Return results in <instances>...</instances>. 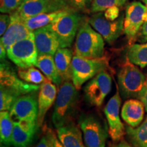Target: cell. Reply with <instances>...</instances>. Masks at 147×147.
Listing matches in <instances>:
<instances>
[{
	"mask_svg": "<svg viewBox=\"0 0 147 147\" xmlns=\"http://www.w3.org/2000/svg\"><path fill=\"white\" fill-rule=\"evenodd\" d=\"M104 53V39L89 22L80 24L76 34L74 53L76 56L88 59L102 57Z\"/></svg>",
	"mask_w": 147,
	"mask_h": 147,
	"instance_id": "obj_1",
	"label": "cell"
},
{
	"mask_svg": "<svg viewBox=\"0 0 147 147\" xmlns=\"http://www.w3.org/2000/svg\"><path fill=\"white\" fill-rule=\"evenodd\" d=\"M70 81L61 84L55 100L52 121L55 127L58 129L67 123L74 113L78 101V91Z\"/></svg>",
	"mask_w": 147,
	"mask_h": 147,
	"instance_id": "obj_2",
	"label": "cell"
},
{
	"mask_svg": "<svg viewBox=\"0 0 147 147\" xmlns=\"http://www.w3.org/2000/svg\"><path fill=\"white\" fill-rule=\"evenodd\" d=\"M146 81L144 74L128 59L121 66L118 72V83L124 98H138Z\"/></svg>",
	"mask_w": 147,
	"mask_h": 147,
	"instance_id": "obj_3",
	"label": "cell"
},
{
	"mask_svg": "<svg viewBox=\"0 0 147 147\" xmlns=\"http://www.w3.org/2000/svg\"><path fill=\"white\" fill-rule=\"evenodd\" d=\"M107 61L105 58L88 59L79 56L73 57L71 61V81L77 89L86 82L105 70Z\"/></svg>",
	"mask_w": 147,
	"mask_h": 147,
	"instance_id": "obj_4",
	"label": "cell"
},
{
	"mask_svg": "<svg viewBox=\"0 0 147 147\" xmlns=\"http://www.w3.org/2000/svg\"><path fill=\"white\" fill-rule=\"evenodd\" d=\"M7 57L20 69H27L36 65L38 53L34 32L11 46L7 50Z\"/></svg>",
	"mask_w": 147,
	"mask_h": 147,
	"instance_id": "obj_5",
	"label": "cell"
},
{
	"mask_svg": "<svg viewBox=\"0 0 147 147\" xmlns=\"http://www.w3.org/2000/svg\"><path fill=\"white\" fill-rule=\"evenodd\" d=\"M0 87V90L8 92L17 97L28 93H36L40 89L38 84L23 81L16 75L13 68L5 60L1 61Z\"/></svg>",
	"mask_w": 147,
	"mask_h": 147,
	"instance_id": "obj_6",
	"label": "cell"
},
{
	"mask_svg": "<svg viewBox=\"0 0 147 147\" xmlns=\"http://www.w3.org/2000/svg\"><path fill=\"white\" fill-rule=\"evenodd\" d=\"M81 19V16L77 11L72 10L49 25L57 38L60 48L71 47L78 32Z\"/></svg>",
	"mask_w": 147,
	"mask_h": 147,
	"instance_id": "obj_7",
	"label": "cell"
},
{
	"mask_svg": "<svg viewBox=\"0 0 147 147\" xmlns=\"http://www.w3.org/2000/svg\"><path fill=\"white\" fill-rule=\"evenodd\" d=\"M87 147H105L107 140L108 128L100 119L93 115H82L79 121Z\"/></svg>",
	"mask_w": 147,
	"mask_h": 147,
	"instance_id": "obj_8",
	"label": "cell"
},
{
	"mask_svg": "<svg viewBox=\"0 0 147 147\" xmlns=\"http://www.w3.org/2000/svg\"><path fill=\"white\" fill-rule=\"evenodd\" d=\"M112 89V78L103 70L91 78L84 89L86 100L91 105L100 107Z\"/></svg>",
	"mask_w": 147,
	"mask_h": 147,
	"instance_id": "obj_9",
	"label": "cell"
},
{
	"mask_svg": "<svg viewBox=\"0 0 147 147\" xmlns=\"http://www.w3.org/2000/svg\"><path fill=\"white\" fill-rule=\"evenodd\" d=\"M88 22L108 44L115 42L124 31L123 16L115 21H110L105 17L104 12H100L93 14Z\"/></svg>",
	"mask_w": 147,
	"mask_h": 147,
	"instance_id": "obj_10",
	"label": "cell"
},
{
	"mask_svg": "<svg viewBox=\"0 0 147 147\" xmlns=\"http://www.w3.org/2000/svg\"><path fill=\"white\" fill-rule=\"evenodd\" d=\"M67 10L72 9L65 0H24L16 11L24 19L42 13Z\"/></svg>",
	"mask_w": 147,
	"mask_h": 147,
	"instance_id": "obj_11",
	"label": "cell"
},
{
	"mask_svg": "<svg viewBox=\"0 0 147 147\" xmlns=\"http://www.w3.org/2000/svg\"><path fill=\"white\" fill-rule=\"evenodd\" d=\"M145 22H147V5L140 1L129 3L125 10L123 31L129 40L136 36Z\"/></svg>",
	"mask_w": 147,
	"mask_h": 147,
	"instance_id": "obj_12",
	"label": "cell"
},
{
	"mask_svg": "<svg viewBox=\"0 0 147 147\" xmlns=\"http://www.w3.org/2000/svg\"><path fill=\"white\" fill-rule=\"evenodd\" d=\"M121 99L119 89L108 101L104 108V113L108 123V133L114 142L123 140L125 134V127L119 117V110Z\"/></svg>",
	"mask_w": 147,
	"mask_h": 147,
	"instance_id": "obj_13",
	"label": "cell"
},
{
	"mask_svg": "<svg viewBox=\"0 0 147 147\" xmlns=\"http://www.w3.org/2000/svg\"><path fill=\"white\" fill-rule=\"evenodd\" d=\"M15 121H37L38 116V99L35 93L21 95L16 99L10 110Z\"/></svg>",
	"mask_w": 147,
	"mask_h": 147,
	"instance_id": "obj_14",
	"label": "cell"
},
{
	"mask_svg": "<svg viewBox=\"0 0 147 147\" xmlns=\"http://www.w3.org/2000/svg\"><path fill=\"white\" fill-rule=\"evenodd\" d=\"M32 32L27 28L23 18L16 10L10 14V23L5 34L1 36L0 44L7 51L11 46L27 38Z\"/></svg>",
	"mask_w": 147,
	"mask_h": 147,
	"instance_id": "obj_15",
	"label": "cell"
},
{
	"mask_svg": "<svg viewBox=\"0 0 147 147\" xmlns=\"http://www.w3.org/2000/svg\"><path fill=\"white\" fill-rule=\"evenodd\" d=\"M37 121H14L12 136V146L14 147H29L34 142L37 132Z\"/></svg>",
	"mask_w": 147,
	"mask_h": 147,
	"instance_id": "obj_16",
	"label": "cell"
},
{
	"mask_svg": "<svg viewBox=\"0 0 147 147\" xmlns=\"http://www.w3.org/2000/svg\"><path fill=\"white\" fill-rule=\"evenodd\" d=\"M33 32L38 56L43 55L54 56L60 48V45L57 38L49 25L36 29Z\"/></svg>",
	"mask_w": 147,
	"mask_h": 147,
	"instance_id": "obj_17",
	"label": "cell"
},
{
	"mask_svg": "<svg viewBox=\"0 0 147 147\" xmlns=\"http://www.w3.org/2000/svg\"><path fill=\"white\" fill-rule=\"evenodd\" d=\"M56 84L52 83L49 80H46L40 86L38 95V116L37 125L39 127L44 121L45 115L57 98Z\"/></svg>",
	"mask_w": 147,
	"mask_h": 147,
	"instance_id": "obj_18",
	"label": "cell"
},
{
	"mask_svg": "<svg viewBox=\"0 0 147 147\" xmlns=\"http://www.w3.org/2000/svg\"><path fill=\"white\" fill-rule=\"evenodd\" d=\"M144 106L140 100H129L123 105L121 117L128 125L136 127L144 119Z\"/></svg>",
	"mask_w": 147,
	"mask_h": 147,
	"instance_id": "obj_19",
	"label": "cell"
},
{
	"mask_svg": "<svg viewBox=\"0 0 147 147\" xmlns=\"http://www.w3.org/2000/svg\"><path fill=\"white\" fill-rule=\"evenodd\" d=\"M58 139L64 147H85L80 130L73 123L57 129Z\"/></svg>",
	"mask_w": 147,
	"mask_h": 147,
	"instance_id": "obj_20",
	"label": "cell"
},
{
	"mask_svg": "<svg viewBox=\"0 0 147 147\" xmlns=\"http://www.w3.org/2000/svg\"><path fill=\"white\" fill-rule=\"evenodd\" d=\"M72 59L73 52L68 48H59L54 55L55 65L63 82L71 80Z\"/></svg>",
	"mask_w": 147,
	"mask_h": 147,
	"instance_id": "obj_21",
	"label": "cell"
},
{
	"mask_svg": "<svg viewBox=\"0 0 147 147\" xmlns=\"http://www.w3.org/2000/svg\"><path fill=\"white\" fill-rule=\"evenodd\" d=\"M35 66L40 69L48 80H50L53 83L57 86H59L61 84L63 83L55 65L54 56L49 55H39Z\"/></svg>",
	"mask_w": 147,
	"mask_h": 147,
	"instance_id": "obj_22",
	"label": "cell"
},
{
	"mask_svg": "<svg viewBox=\"0 0 147 147\" xmlns=\"http://www.w3.org/2000/svg\"><path fill=\"white\" fill-rule=\"evenodd\" d=\"M72 10H67L49 12V13H42L32 16V17L24 18L23 20L27 28L31 32H34L36 29L50 25L56 20H57L59 18H60L61 16L65 15Z\"/></svg>",
	"mask_w": 147,
	"mask_h": 147,
	"instance_id": "obj_23",
	"label": "cell"
},
{
	"mask_svg": "<svg viewBox=\"0 0 147 147\" xmlns=\"http://www.w3.org/2000/svg\"><path fill=\"white\" fill-rule=\"evenodd\" d=\"M125 132L133 147H147V116L145 120L136 127L127 125Z\"/></svg>",
	"mask_w": 147,
	"mask_h": 147,
	"instance_id": "obj_24",
	"label": "cell"
},
{
	"mask_svg": "<svg viewBox=\"0 0 147 147\" xmlns=\"http://www.w3.org/2000/svg\"><path fill=\"white\" fill-rule=\"evenodd\" d=\"M127 58L131 63L141 68L147 66V43L134 44L130 46Z\"/></svg>",
	"mask_w": 147,
	"mask_h": 147,
	"instance_id": "obj_25",
	"label": "cell"
},
{
	"mask_svg": "<svg viewBox=\"0 0 147 147\" xmlns=\"http://www.w3.org/2000/svg\"><path fill=\"white\" fill-rule=\"evenodd\" d=\"M14 129L13 119L8 111L0 113V139L1 144L12 146V136Z\"/></svg>",
	"mask_w": 147,
	"mask_h": 147,
	"instance_id": "obj_26",
	"label": "cell"
},
{
	"mask_svg": "<svg viewBox=\"0 0 147 147\" xmlns=\"http://www.w3.org/2000/svg\"><path fill=\"white\" fill-rule=\"evenodd\" d=\"M18 76L23 81L33 84H42L47 80L40 70L33 67L20 69L18 71Z\"/></svg>",
	"mask_w": 147,
	"mask_h": 147,
	"instance_id": "obj_27",
	"label": "cell"
},
{
	"mask_svg": "<svg viewBox=\"0 0 147 147\" xmlns=\"http://www.w3.org/2000/svg\"><path fill=\"white\" fill-rule=\"evenodd\" d=\"M127 0H93L91 11L92 12H104L106 9L113 6H122Z\"/></svg>",
	"mask_w": 147,
	"mask_h": 147,
	"instance_id": "obj_28",
	"label": "cell"
},
{
	"mask_svg": "<svg viewBox=\"0 0 147 147\" xmlns=\"http://www.w3.org/2000/svg\"><path fill=\"white\" fill-rule=\"evenodd\" d=\"M18 97L8 92L0 90V110L10 111Z\"/></svg>",
	"mask_w": 147,
	"mask_h": 147,
	"instance_id": "obj_29",
	"label": "cell"
},
{
	"mask_svg": "<svg viewBox=\"0 0 147 147\" xmlns=\"http://www.w3.org/2000/svg\"><path fill=\"white\" fill-rule=\"evenodd\" d=\"M24 0H0V11L3 14L12 13L17 10Z\"/></svg>",
	"mask_w": 147,
	"mask_h": 147,
	"instance_id": "obj_30",
	"label": "cell"
},
{
	"mask_svg": "<svg viewBox=\"0 0 147 147\" xmlns=\"http://www.w3.org/2000/svg\"><path fill=\"white\" fill-rule=\"evenodd\" d=\"M67 5L75 11L87 12L91 10L93 0H65Z\"/></svg>",
	"mask_w": 147,
	"mask_h": 147,
	"instance_id": "obj_31",
	"label": "cell"
},
{
	"mask_svg": "<svg viewBox=\"0 0 147 147\" xmlns=\"http://www.w3.org/2000/svg\"><path fill=\"white\" fill-rule=\"evenodd\" d=\"M119 7L113 6L104 11L105 17L110 21H115L119 17Z\"/></svg>",
	"mask_w": 147,
	"mask_h": 147,
	"instance_id": "obj_32",
	"label": "cell"
},
{
	"mask_svg": "<svg viewBox=\"0 0 147 147\" xmlns=\"http://www.w3.org/2000/svg\"><path fill=\"white\" fill-rule=\"evenodd\" d=\"M10 23V15L7 14H1L0 16V36H2Z\"/></svg>",
	"mask_w": 147,
	"mask_h": 147,
	"instance_id": "obj_33",
	"label": "cell"
},
{
	"mask_svg": "<svg viewBox=\"0 0 147 147\" xmlns=\"http://www.w3.org/2000/svg\"><path fill=\"white\" fill-rule=\"evenodd\" d=\"M34 147H52L51 132L49 131L47 135L44 136Z\"/></svg>",
	"mask_w": 147,
	"mask_h": 147,
	"instance_id": "obj_34",
	"label": "cell"
},
{
	"mask_svg": "<svg viewBox=\"0 0 147 147\" xmlns=\"http://www.w3.org/2000/svg\"><path fill=\"white\" fill-rule=\"evenodd\" d=\"M138 99H139L142 102L145 108V110L147 112V81L145 82L144 87L140 93Z\"/></svg>",
	"mask_w": 147,
	"mask_h": 147,
	"instance_id": "obj_35",
	"label": "cell"
},
{
	"mask_svg": "<svg viewBox=\"0 0 147 147\" xmlns=\"http://www.w3.org/2000/svg\"><path fill=\"white\" fill-rule=\"evenodd\" d=\"M138 40L141 42H147V22H145L140 29Z\"/></svg>",
	"mask_w": 147,
	"mask_h": 147,
	"instance_id": "obj_36",
	"label": "cell"
},
{
	"mask_svg": "<svg viewBox=\"0 0 147 147\" xmlns=\"http://www.w3.org/2000/svg\"><path fill=\"white\" fill-rule=\"evenodd\" d=\"M51 132V145L52 147H64L63 144L61 143L59 140L57 138L53 132Z\"/></svg>",
	"mask_w": 147,
	"mask_h": 147,
	"instance_id": "obj_37",
	"label": "cell"
},
{
	"mask_svg": "<svg viewBox=\"0 0 147 147\" xmlns=\"http://www.w3.org/2000/svg\"><path fill=\"white\" fill-rule=\"evenodd\" d=\"M111 147H133L125 140H121L117 144H113Z\"/></svg>",
	"mask_w": 147,
	"mask_h": 147,
	"instance_id": "obj_38",
	"label": "cell"
},
{
	"mask_svg": "<svg viewBox=\"0 0 147 147\" xmlns=\"http://www.w3.org/2000/svg\"><path fill=\"white\" fill-rule=\"evenodd\" d=\"M7 56V51L5 49V47L0 44V58H1V61L5 60V57Z\"/></svg>",
	"mask_w": 147,
	"mask_h": 147,
	"instance_id": "obj_39",
	"label": "cell"
},
{
	"mask_svg": "<svg viewBox=\"0 0 147 147\" xmlns=\"http://www.w3.org/2000/svg\"><path fill=\"white\" fill-rule=\"evenodd\" d=\"M140 1H142V3H144L145 5H147V0H139Z\"/></svg>",
	"mask_w": 147,
	"mask_h": 147,
	"instance_id": "obj_40",
	"label": "cell"
},
{
	"mask_svg": "<svg viewBox=\"0 0 147 147\" xmlns=\"http://www.w3.org/2000/svg\"><path fill=\"white\" fill-rule=\"evenodd\" d=\"M1 147H10V146H8V145H5L3 144H1Z\"/></svg>",
	"mask_w": 147,
	"mask_h": 147,
	"instance_id": "obj_41",
	"label": "cell"
}]
</instances>
